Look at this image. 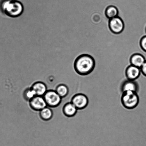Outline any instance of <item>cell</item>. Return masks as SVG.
I'll use <instances>...</instances> for the list:
<instances>
[{
    "instance_id": "4",
    "label": "cell",
    "mask_w": 146,
    "mask_h": 146,
    "mask_svg": "<svg viewBox=\"0 0 146 146\" xmlns=\"http://www.w3.org/2000/svg\"><path fill=\"white\" fill-rule=\"evenodd\" d=\"M43 97L47 106L51 108L58 106L61 104L62 99L55 90H48Z\"/></svg>"
},
{
    "instance_id": "14",
    "label": "cell",
    "mask_w": 146,
    "mask_h": 146,
    "mask_svg": "<svg viewBox=\"0 0 146 146\" xmlns=\"http://www.w3.org/2000/svg\"><path fill=\"white\" fill-rule=\"evenodd\" d=\"M119 11L117 7L114 5L109 6L106 9L105 15L109 19L115 18L118 16Z\"/></svg>"
},
{
    "instance_id": "3",
    "label": "cell",
    "mask_w": 146,
    "mask_h": 146,
    "mask_svg": "<svg viewBox=\"0 0 146 146\" xmlns=\"http://www.w3.org/2000/svg\"><path fill=\"white\" fill-rule=\"evenodd\" d=\"M121 100L123 106L128 110L135 108L138 106L139 102L138 93L132 91L122 93Z\"/></svg>"
},
{
    "instance_id": "15",
    "label": "cell",
    "mask_w": 146,
    "mask_h": 146,
    "mask_svg": "<svg viewBox=\"0 0 146 146\" xmlns=\"http://www.w3.org/2000/svg\"><path fill=\"white\" fill-rule=\"evenodd\" d=\"M55 91L62 98L66 97L69 92L68 87L64 84H59L57 86Z\"/></svg>"
},
{
    "instance_id": "11",
    "label": "cell",
    "mask_w": 146,
    "mask_h": 146,
    "mask_svg": "<svg viewBox=\"0 0 146 146\" xmlns=\"http://www.w3.org/2000/svg\"><path fill=\"white\" fill-rule=\"evenodd\" d=\"M31 88L32 89L36 96H43L47 90L46 85L42 82L38 81L34 83Z\"/></svg>"
},
{
    "instance_id": "7",
    "label": "cell",
    "mask_w": 146,
    "mask_h": 146,
    "mask_svg": "<svg viewBox=\"0 0 146 146\" xmlns=\"http://www.w3.org/2000/svg\"><path fill=\"white\" fill-rule=\"evenodd\" d=\"M29 102L31 108L35 111H41L47 107L43 96H36Z\"/></svg>"
},
{
    "instance_id": "17",
    "label": "cell",
    "mask_w": 146,
    "mask_h": 146,
    "mask_svg": "<svg viewBox=\"0 0 146 146\" xmlns=\"http://www.w3.org/2000/svg\"><path fill=\"white\" fill-rule=\"evenodd\" d=\"M140 45L143 50L146 52V35L141 38L140 41Z\"/></svg>"
},
{
    "instance_id": "2",
    "label": "cell",
    "mask_w": 146,
    "mask_h": 146,
    "mask_svg": "<svg viewBox=\"0 0 146 146\" xmlns=\"http://www.w3.org/2000/svg\"><path fill=\"white\" fill-rule=\"evenodd\" d=\"M2 9L6 15L11 18H17L23 13L22 3L18 0H7L3 2Z\"/></svg>"
},
{
    "instance_id": "1",
    "label": "cell",
    "mask_w": 146,
    "mask_h": 146,
    "mask_svg": "<svg viewBox=\"0 0 146 146\" xmlns=\"http://www.w3.org/2000/svg\"><path fill=\"white\" fill-rule=\"evenodd\" d=\"M95 65V60L91 56L87 54H82L76 58L74 61V70L77 74L85 76L93 71Z\"/></svg>"
},
{
    "instance_id": "5",
    "label": "cell",
    "mask_w": 146,
    "mask_h": 146,
    "mask_svg": "<svg viewBox=\"0 0 146 146\" xmlns=\"http://www.w3.org/2000/svg\"><path fill=\"white\" fill-rule=\"evenodd\" d=\"M124 21L119 17L111 19L109 21V27L110 31L114 34H121L124 31Z\"/></svg>"
},
{
    "instance_id": "8",
    "label": "cell",
    "mask_w": 146,
    "mask_h": 146,
    "mask_svg": "<svg viewBox=\"0 0 146 146\" xmlns=\"http://www.w3.org/2000/svg\"><path fill=\"white\" fill-rule=\"evenodd\" d=\"M141 68L131 65L128 66L125 70V74L127 80L135 81L141 75Z\"/></svg>"
},
{
    "instance_id": "18",
    "label": "cell",
    "mask_w": 146,
    "mask_h": 146,
    "mask_svg": "<svg viewBox=\"0 0 146 146\" xmlns=\"http://www.w3.org/2000/svg\"><path fill=\"white\" fill-rule=\"evenodd\" d=\"M141 72L146 77V60L141 68Z\"/></svg>"
},
{
    "instance_id": "16",
    "label": "cell",
    "mask_w": 146,
    "mask_h": 146,
    "mask_svg": "<svg viewBox=\"0 0 146 146\" xmlns=\"http://www.w3.org/2000/svg\"><path fill=\"white\" fill-rule=\"evenodd\" d=\"M36 95L35 92L31 88H27L24 91L23 96L26 101L29 102L30 100L35 97Z\"/></svg>"
},
{
    "instance_id": "9",
    "label": "cell",
    "mask_w": 146,
    "mask_h": 146,
    "mask_svg": "<svg viewBox=\"0 0 146 146\" xmlns=\"http://www.w3.org/2000/svg\"><path fill=\"white\" fill-rule=\"evenodd\" d=\"M121 88L122 93L127 91L134 92L138 93L139 87L138 83L135 81L127 80L123 82Z\"/></svg>"
},
{
    "instance_id": "19",
    "label": "cell",
    "mask_w": 146,
    "mask_h": 146,
    "mask_svg": "<svg viewBox=\"0 0 146 146\" xmlns=\"http://www.w3.org/2000/svg\"><path fill=\"white\" fill-rule=\"evenodd\" d=\"M145 33H146V26L145 28Z\"/></svg>"
},
{
    "instance_id": "6",
    "label": "cell",
    "mask_w": 146,
    "mask_h": 146,
    "mask_svg": "<svg viewBox=\"0 0 146 146\" xmlns=\"http://www.w3.org/2000/svg\"><path fill=\"white\" fill-rule=\"evenodd\" d=\"M71 102L78 110H83L86 108L89 104L88 97L83 94H76L71 98Z\"/></svg>"
},
{
    "instance_id": "13",
    "label": "cell",
    "mask_w": 146,
    "mask_h": 146,
    "mask_svg": "<svg viewBox=\"0 0 146 146\" xmlns=\"http://www.w3.org/2000/svg\"><path fill=\"white\" fill-rule=\"evenodd\" d=\"M39 115L43 121H49L52 118L53 111L49 107H47L39 111Z\"/></svg>"
},
{
    "instance_id": "10",
    "label": "cell",
    "mask_w": 146,
    "mask_h": 146,
    "mask_svg": "<svg viewBox=\"0 0 146 146\" xmlns=\"http://www.w3.org/2000/svg\"><path fill=\"white\" fill-rule=\"evenodd\" d=\"M146 60L145 57L142 54L135 53L133 54L130 58L131 65L141 68Z\"/></svg>"
},
{
    "instance_id": "12",
    "label": "cell",
    "mask_w": 146,
    "mask_h": 146,
    "mask_svg": "<svg viewBox=\"0 0 146 146\" xmlns=\"http://www.w3.org/2000/svg\"><path fill=\"white\" fill-rule=\"evenodd\" d=\"M78 110L71 102L67 103L64 105L63 109V113L67 117L74 116L76 114Z\"/></svg>"
}]
</instances>
